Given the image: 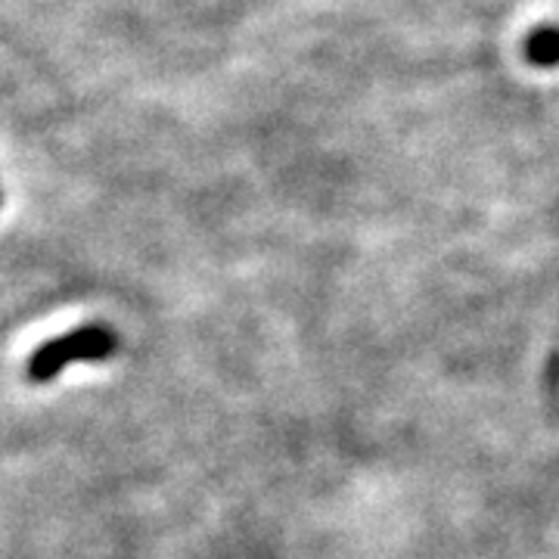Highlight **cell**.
I'll return each instance as SVG.
<instances>
[{
    "label": "cell",
    "instance_id": "obj_1",
    "mask_svg": "<svg viewBox=\"0 0 559 559\" xmlns=\"http://www.w3.org/2000/svg\"><path fill=\"white\" fill-rule=\"evenodd\" d=\"M112 352H116V333L109 326H81L60 340L44 342L28 360V377L35 382H47L72 360H103Z\"/></svg>",
    "mask_w": 559,
    "mask_h": 559
},
{
    "label": "cell",
    "instance_id": "obj_2",
    "mask_svg": "<svg viewBox=\"0 0 559 559\" xmlns=\"http://www.w3.org/2000/svg\"><path fill=\"white\" fill-rule=\"evenodd\" d=\"M525 60L538 69L559 66V25H538L525 38Z\"/></svg>",
    "mask_w": 559,
    "mask_h": 559
}]
</instances>
